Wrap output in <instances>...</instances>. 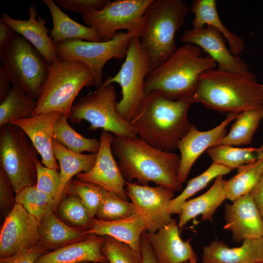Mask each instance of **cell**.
I'll use <instances>...</instances> for the list:
<instances>
[{
	"label": "cell",
	"mask_w": 263,
	"mask_h": 263,
	"mask_svg": "<svg viewBox=\"0 0 263 263\" xmlns=\"http://www.w3.org/2000/svg\"><path fill=\"white\" fill-rule=\"evenodd\" d=\"M107 191L99 186L76 178L71 179L67 184L62 196L65 194L79 197L92 220L95 218L97 211Z\"/></svg>",
	"instance_id": "8d00e7d4"
},
{
	"label": "cell",
	"mask_w": 263,
	"mask_h": 263,
	"mask_svg": "<svg viewBox=\"0 0 263 263\" xmlns=\"http://www.w3.org/2000/svg\"><path fill=\"white\" fill-rule=\"evenodd\" d=\"M40 222L16 203L5 218L0 232V258L13 255L39 243Z\"/></svg>",
	"instance_id": "4fadbf2b"
},
{
	"label": "cell",
	"mask_w": 263,
	"mask_h": 263,
	"mask_svg": "<svg viewBox=\"0 0 263 263\" xmlns=\"http://www.w3.org/2000/svg\"><path fill=\"white\" fill-rule=\"evenodd\" d=\"M189 10L182 0H153L146 10L144 27L139 38L148 59L149 72L176 51L175 35L183 25Z\"/></svg>",
	"instance_id": "5b68a950"
},
{
	"label": "cell",
	"mask_w": 263,
	"mask_h": 263,
	"mask_svg": "<svg viewBox=\"0 0 263 263\" xmlns=\"http://www.w3.org/2000/svg\"><path fill=\"white\" fill-rule=\"evenodd\" d=\"M261 88H262V91L263 92V84H261Z\"/></svg>",
	"instance_id": "816d5d0a"
},
{
	"label": "cell",
	"mask_w": 263,
	"mask_h": 263,
	"mask_svg": "<svg viewBox=\"0 0 263 263\" xmlns=\"http://www.w3.org/2000/svg\"><path fill=\"white\" fill-rule=\"evenodd\" d=\"M90 263V262H81V263ZM109 263L106 262V263Z\"/></svg>",
	"instance_id": "f907efd6"
},
{
	"label": "cell",
	"mask_w": 263,
	"mask_h": 263,
	"mask_svg": "<svg viewBox=\"0 0 263 263\" xmlns=\"http://www.w3.org/2000/svg\"><path fill=\"white\" fill-rule=\"evenodd\" d=\"M125 191L132 202L138 207L150 221L151 232H155L173 219L169 212L174 191L158 185L150 187L126 181Z\"/></svg>",
	"instance_id": "2e32d148"
},
{
	"label": "cell",
	"mask_w": 263,
	"mask_h": 263,
	"mask_svg": "<svg viewBox=\"0 0 263 263\" xmlns=\"http://www.w3.org/2000/svg\"><path fill=\"white\" fill-rule=\"evenodd\" d=\"M179 230L177 220L173 219L155 232L146 231L158 263H196L190 239L182 240Z\"/></svg>",
	"instance_id": "d6986e66"
},
{
	"label": "cell",
	"mask_w": 263,
	"mask_h": 263,
	"mask_svg": "<svg viewBox=\"0 0 263 263\" xmlns=\"http://www.w3.org/2000/svg\"><path fill=\"white\" fill-rule=\"evenodd\" d=\"M146 231L143 232L140 239L142 255L141 263H158L152 248L147 237Z\"/></svg>",
	"instance_id": "f6af8a7d"
},
{
	"label": "cell",
	"mask_w": 263,
	"mask_h": 263,
	"mask_svg": "<svg viewBox=\"0 0 263 263\" xmlns=\"http://www.w3.org/2000/svg\"><path fill=\"white\" fill-rule=\"evenodd\" d=\"M42 1L49 9L52 16L53 27L50 31V37L54 45L72 39L101 41L94 29L74 20L60 10L54 1Z\"/></svg>",
	"instance_id": "83f0119b"
},
{
	"label": "cell",
	"mask_w": 263,
	"mask_h": 263,
	"mask_svg": "<svg viewBox=\"0 0 263 263\" xmlns=\"http://www.w3.org/2000/svg\"><path fill=\"white\" fill-rule=\"evenodd\" d=\"M190 100L174 101L157 92L146 94L131 124L138 136L152 147L170 152L177 149L180 140L192 124L188 118Z\"/></svg>",
	"instance_id": "3957f363"
},
{
	"label": "cell",
	"mask_w": 263,
	"mask_h": 263,
	"mask_svg": "<svg viewBox=\"0 0 263 263\" xmlns=\"http://www.w3.org/2000/svg\"><path fill=\"white\" fill-rule=\"evenodd\" d=\"M249 193L263 218V174L258 183Z\"/></svg>",
	"instance_id": "bcb514c9"
},
{
	"label": "cell",
	"mask_w": 263,
	"mask_h": 263,
	"mask_svg": "<svg viewBox=\"0 0 263 263\" xmlns=\"http://www.w3.org/2000/svg\"><path fill=\"white\" fill-rule=\"evenodd\" d=\"M0 129V166L15 194L37 184L38 151L18 126L9 123Z\"/></svg>",
	"instance_id": "9c48e42d"
},
{
	"label": "cell",
	"mask_w": 263,
	"mask_h": 263,
	"mask_svg": "<svg viewBox=\"0 0 263 263\" xmlns=\"http://www.w3.org/2000/svg\"><path fill=\"white\" fill-rule=\"evenodd\" d=\"M153 0H117L110 1L101 10L81 15L85 25L96 31L101 41L113 38L121 29L140 35L143 16Z\"/></svg>",
	"instance_id": "7c38bea8"
},
{
	"label": "cell",
	"mask_w": 263,
	"mask_h": 263,
	"mask_svg": "<svg viewBox=\"0 0 263 263\" xmlns=\"http://www.w3.org/2000/svg\"><path fill=\"white\" fill-rule=\"evenodd\" d=\"M263 262V237L243 241L239 247H229L215 240L203 247L201 263H257Z\"/></svg>",
	"instance_id": "cb8c5ba5"
},
{
	"label": "cell",
	"mask_w": 263,
	"mask_h": 263,
	"mask_svg": "<svg viewBox=\"0 0 263 263\" xmlns=\"http://www.w3.org/2000/svg\"><path fill=\"white\" fill-rule=\"evenodd\" d=\"M57 207L60 215L74 226L86 229L92 220L77 196L66 195L62 198Z\"/></svg>",
	"instance_id": "f35d334b"
},
{
	"label": "cell",
	"mask_w": 263,
	"mask_h": 263,
	"mask_svg": "<svg viewBox=\"0 0 263 263\" xmlns=\"http://www.w3.org/2000/svg\"><path fill=\"white\" fill-rule=\"evenodd\" d=\"M16 203L21 205L40 223L54 213L57 205L54 198L38 190L36 186L22 189L15 195Z\"/></svg>",
	"instance_id": "e575fe53"
},
{
	"label": "cell",
	"mask_w": 263,
	"mask_h": 263,
	"mask_svg": "<svg viewBox=\"0 0 263 263\" xmlns=\"http://www.w3.org/2000/svg\"><path fill=\"white\" fill-rule=\"evenodd\" d=\"M223 176L217 177L212 186L204 193L186 201L181 207L178 223L180 230L190 220L201 215V220L212 221L217 209L226 199L225 180Z\"/></svg>",
	"instance_id": "d4e9b609"
},
{
	"label": "cell",
	"mask_w": 263,
	"mask_h": 263,
	"mask_svg": "<svg viewBox=\"0 0 263 263\" xmlns=\"http://www.w3.org/2000/svg\"><path fill=\"white\" fill-rule=\"evenodd\" d=\"M191 102L221 113L239 114L263 109V92L261 84L249 70L235 72L217 68L201 74Z\"/></svg>",
	"instance_id": "7a4b0ae2"
},
{
	"label": "cell",
	"mask_w": 263,
	"mask_h": 263,
	"mask_svg": "<svg viewBox=\"0 0 263 263\" xmlns=\"http://www.w3.org/2000/svg\"><path fill=\"white\" fill-rule=\"evenodd\" d=\"M207 150L212 163L232 170L255 162L260 156V148H238L220 145L210 147Z\"/></svg>",
	"instance_id": "1f68e13d"
},
{
	"label": "cell",
	"mask_w": 263,
	"mask_h": 263,
	"mask_svg": "<svg viewBox=\"0 0 263 263\" xmlns=\"http://www.w3.org/2000/svg\"><path fill=\"white\" fill-rule=\"evenodd\" d=\"M238 114L227 113L225 120L215 127L207 131H199L192 124L189 131L180 140L177 149L180 153L178 178L184 184L191 167L201 154L212 146L219 145L227 134V125Z\"/></svg>",
	"instance_id": "9a60e30c"
},
{
	"label": "cell",
	"mask_w": 263,
	"mask_h": 263,
	"mask_svg": "<svg viewBox=\"0 0 263 263\" xmlns=\"http://www.w3.org/2000/svg\"><path fill=\"white\" fill-rule=\"evenodd\" d=\"M16 33L13 28L0 19V54Z\"/></svg>",
	"instance_id": "7dc6e473"
},
{
	"label": "cell",
	"mask_w": 263,
	"mask_h": 263,
	"mask_svg": "<svg viewBox=\"0 0 263 263\" xmlns=\"http://www.w3.org/2000/svg\"><path fill=\"white\" fill-rule=\"evenodd\" d=\"M0 60L13 85L38 100L50 65L43 56L16 33L0 54Z\"/></svg>",
	"instance_id": "ba28073f"
},
{
	"label": "cell",
	"mask_w": 263,
	"mask_h": 263,
	"mask_svg": "<svg viewBox=\"0 0 263 263\" xmlns=\"http://www.w3.org/2000/svg\"><path fill=\"white\" fill-rule=\"evenodd\" d=\"M263 263V262H260V263Z\"/></svg>",
	"instance_id": "db71d44e"
},
{
	"label": "cell",
	"mask_w": 263,
	"mask_h": 263,
	"mask_svg": "<svg viewBox=\"0 0 263 263\" xmlns=\"http://www.w3.org/2000/svg\"><path fill=\"white\" fill-rule=\"evenodd\" d=\"M93 76L90 68L78 60H58L51 63L34 116L59 112L69 119L76 96L83 87L93 85Z\"/></svg>",
	"instance_id": "8992f818"
},
{
	"label": "cell",
	"mask_w": 263,
	"mask_h": 263,
	"mask_svg": "<svg viewBox=\"0 0 263 263\" xmlns=\"http://www.w3.org/2000/svg\"><path fill=\"white\" fill-rule=\"evenodd\" d=\"M137 213L145 214L138 207L132 202L123 200L107 191L98 207L95 218L112 221L127 218Z\"/></svg>",
	"instance_id": "74e56055"
},
{
	"label": "cell",
	"mask_w": 263,
	"mask_h": 263,
	"mask_svg": "<svg viewBox=\"0 0 263 263\" xmlns=\"http://www.w3.org/2000/svg\"><path fill=\"white\" fill-rule=\"evenodd\" d=\"M37 166V188L56 199L59 190L60 176L57 169L43 166L38 159Z\"/></svg>",
	"instance_id": "60d3db41"
},
{
	"label": "cell",
	"mask_w": 263,
	"mask_h": 263,
	"mask_svg": "<svg viewBox=\"0 0 263 263\" xmlns=\"http://www.w3.org/2000/svg\"><path fill=\"white\" fill-rule=\"evenodd\" d=\"M135 36L138 35L126 31L118 33L106 41L67 39L54 45V47L59 60H76L88 66L93 73V86L98 88L102 83L103 69L106 63L113 58H125L131 41Z\"/></svg>",
	"instance_id": "30bf717a"
},
{
	"label": "cell",
	"mask_w": 263,
	"mask_h": 263,
	"mask_svg": "<svg viewBox=\"0 0 263 263\" xmlns=\"http://www.w3.org/2000/svg\"><path fill=\"white\" fill-rule=\"evenodd\" d=\"M12 83L9 77L3 67L0 66V103L7 96L11 89Z\"/></svg>",
	"instance_id": "c3c4849f"
},
{
	"label": "cell",
	"mask_w": 263,
	"mask_h": 263,
	"mask_svg": "<svg viewBox=\"0 0 263 263\" xmlns=\"http://www.w3.org/2000/svg\"><path fill=\"white\" fill-rule=\"evenodd\" d=\"M217 66L210 56H203L199 47L185 43L177 48L167 60L147 74L144 92L147 94L157 92L169 100L191 102L201 74Z\"/></svg>",
	"instance_id": "277c9868"
},
{
	"label": "cell",
	"mask_w": 263,
	"mask_h": 263,
	"mask_svg": "<svg viewBox=\"0 0 263 263\" xmlns=\"http://www.w3.org/2000/svg\"><path fill=\"white\" fill-rule=\"evenodd\" d=\"M110 0H55V2L64 9L80 13L87 14L93 10L102 9Z\"/></svg>",
	"instance_id": "b9f144b4"
},
{
	"label": "cell",
	"mask_w": 263,
	"mask_h": 263,
	"mask_svg": "<svg viewBox=\"0 0 263 263\" xmlns=\"http://www.w3.org/2000/svg\"><path fill=\"white\" fill-rule=\"evenodd\" d=\"M236 174L225 180L226 199L231 202L249 193L263 174V160L260 158L255 162L243 165Z\"/></svg>",
	"instance_id": "4dcf8cb0"
},
{
	"label": "cell",
	"mask_w": 263,
	"mask_h": 263,
	"mask_svg": "<svg viewBox=\"0 0 263 263\" xmlns=\"http://www.w3.org/2000/svg\"><path fill=\"white\" fill-rule=\"evenodd\" d=\"M14 189L7 175L0 169V209L1 217L3 219L14 208L16 201Z\"/></svg>",
	"instance_id": "7bdbcfd3"
},
{
	"label": "cell",
	"mask_w": 263,
	"mask_h": 263,
	"mask_svg": "<svg viewBox=\"0 0 263 263\" xmlns=\"http://www.w3.org/2000/svg\"><path fill=\"white\" fill-rule=\"evenodd\" d=\"M0 127L11 122L30 118L37 106V100L13 85L6 98L0 103Z\"/></svg>",
	"instance_id": "f546056e"
},
{
	"label": "cell",
	"mask_w": 263,
	"mask_h": 263,
	"mask_svg": "<svg viewBox=\"0 0 263 263\" xmlns=\"http://www.w3.org/2000/svg\"><path fill=\"white\" fill-rule=\"evenodd\" d=\"M181 40L203 50L215 61L219 70L235 72L248 70V64L239 56L231 53L226 46L224 36L211 26L186 29Z\"/></svg>",
	"instance_id": "ac0fdd59"
},
{
	"label": "cell",
	"mask_w": 263,
	"mask_h": 263,
	"mask_svg": "<svg viewBox=\"0 0 263 263\" xmlns=\"http://www.w3.org/2000/svg\"><path fill=\"white\" fill-rule=\"evenodd\" d=\"M114 136L103 131L100 135V147L92 169L86 172H80L76 178L99 186L120 199H129L125 191L126 180L113 154L111 144Z\"/></svg>",
	"instance_id": "5bb4252c"
},
{
	"label": "cell",
	"mask_w": 263,
	"mask_h": 263,
	"mask_svg": "<svg viewBox=\"0 0 263 263\" xmlns=\"http://www.w3.org/2000/svg\"><path fill=\"white\" fill-rule=\"evenodd\" d=\"M231 170L227 168L212 163L203 173L189 180L182 192L171 200L168 209L170 214L179 215L182 206L189 198L204 188L213 179L227 174Z\"/></svg>",
	"instance_id": "d590c367"
},
{
	"label": "cell",
	"mask_w": 263,
	"mask_h": 263,
	"mask_svg": "<svg viewBox=\"0 0 263 263\" xmlns=\"http://www.w3.org/2000/svg\"><path fill=\"white\" fill-rule=\"evenodd\" d=\"M63 114L51 112L11 122L26 133L41 156L42 164L49 168L60 169L53 149L54 127Z\"/></svg>",
	"instance_id": "44dd1931"
},
{
	"label": "cell",
	"mask_w": 263,
	"mask_h": 263,
	"mask_svg": "<svg viewBox=\"0 0 263 263\" xmlns=\"http://www.w3.org/2000/svg\"><path fill=\"white\" fill-rule=\"evenodd\" d=\"M104 237L102 252L109 263H141V253L112 237Z\"/></svg>",
	"instance_id": "ab89813d"
},
{
	"label": "cell",
	"mask_w": 263,
	"mask_h": 263,
	"mask_svg": "<svg viewBox=\"0 0 263 263\" xmlns=\"http://www.w3.org/2000/svg\"><path fill=\"white\" fill-rule=\"evenodd\" d=\"M47 252L39 243L11 256L0 258V263H35L39 257Z\"/></svg>",
	"instance_id": "ee69618b"
},
{
	"label": "cell",
	"mask_w": 263,
	"mask_h": 263,
	"mask_svg": "<svg viewBox=\"0 0 263 263\" xmlns=\"http://www.w3.org/2000/svg\"><path fill=\"white\" fill-rule=\"evenodd\" d=\"M194 15L192 29H200L209 26L219 32L227 41L229 50L236 56H239L244 49V41L241 37L230 31L219 17L215 0H195L190 8Z\"/></svg>",
	"instance_id": "484cf974"
},
{
	"label": "cell",
	"mask_w": 263,
	"mask_h": 263,
	"mask_svg": "<svg viewBox=\"0 0 263 263\" xmlns=\"http://www.w3.org/2000/svg\"><path fill=\"white\" fill-rule=\"evenodd\" d=\"M260 158L263 160V145L260 147ZM259 158V159H260Z\"/></svg>",
	"instance_id": "681fc988"
},
{
	"label": "cell",
	"mask_w": 263,
	"mask_h": 263,
	"mask_svg": "<svg viewBox=\"0 0 263 263\" xmlns=\"http://www.w3.org/2000/svg\"><path fill=\"white\" fill-rule=\"evenodd\" d=\"M52 145L54 155L60 168V182L56 199L57 206L67 184L74 176L80 172H88L92 169L96 160V153L83 154L72 151L54 138Z\"/></svg>",
	"instance_id": "f1b7e54d"
},
{
	"label": "cell",
	"mask_w": 263,
	"mask_h": 263,
	"mask_svg": "<svg viewBox=\"0 0 263 263\" xmlns=\"http://www.w3.org/2000/svg\"><path fill=\"white\" fill-rule=\"evenodd\" d=\"M262 119L263 109L248 110L239 113L220 145L234 146L250 144Z\"/></svg>",
	"instance_id": "d6a6232c"
},
{
	"label": "cell",
	"mask_w": 263,
	"mask_h": 263,
	"mask_svg": "<svg viewBox=\"0 0 263 263\" xmlns=\"http://www.w3.org/2000/svg\"><path fill=\"white\" fill-rule=\"evenodd\" d=\"M85 229L70 226L54 213L40 223L39 243L48 252L85 239Z\"/></svg>",
	"instance_id": "4316f807"
},
{
	"label": "cell",
	"mask_w": 263,
	"mask_h": 263,
	"mask_svg": "<svg viewBox=\"0 0 263 263\" xmlns=\"http://www.w3.org/2000/svg\"><path fill=\"white\" fill-rule=\"evenodd\" d=\"M189 263V262H185V263Z\"/></svg>",
	"instance_id": "f5cc1de1"
},
{
	"label": "cell",
	"mask_w": 263,
	"mask_h": 263,
	"mask_svg": "<svg viewBox=\"0 0 263 263\" xmlns=\"http://www.w3.org/2000/svg\"><path fill=\"white\" fill-rule=\"evenodd\" d=\"M68 118L62 115L56 122L54 131V138L68 150L78 153L88 152L97 153L99 140L87 138L79 134L69 124Z\"/></svg>",
	"instance_id": "836d02e7"
},
{
	"label": "cell",
	"mask_w": 263,
	"mask_h": 263,
	"mask_svg": "<svg viewBox=\"0 0 263 263\" xmlns=\"http://www.w3.org/2000/svg\"><path fill=\"white\" fill-rule=\"evenodd\" d=\"M104 236L89 234L83 240L71 244L39 257L35 263H105L102 252Z\"/></svg>",
	"instance_id": "603a6c76"
},
{
	"label": "cell",
	"mask_w": 263,
	"mask_h": 263,
	"mask_svg": "<svg viewBox=\"0 0 263 263\" xmlns=\"http://www.w3.org/2000/svg\"><path fill=\"white\" fill-rule=\"evenodd\" d=\"M149 71L147 57L140 43L139 37H134L130 44L125 60L118 73L108 76L105 84L116 83L121 88L122 98L116 104V110L125 121L131 123L146 94L144 82Z\"/></svg>",
	"instance_id": "8fae6325"
},
{
	"label": "cell",
	"mask_w": 263,
	"mask_h": 263,
	"mask_svg": "<svg viewBox=\"0 0 263 263\" xmlns=\"http://www.w3.org/2000/svg\"><path fill=\"white\" fill-rule=\"evenodd\" d=\"M111 149L127 182L135 180L141 185L153 182L174 191L183 189L178 178L179 155L155 148L137 136H114Z\"/></svg>",
	"instance_id": "6da1fadb"
},
{
	"label": "cell",
	"mask_w": 263,
	"mask_h": 263,
	"mask_svg": "<svg viewBox=\"0 0 263 263\" xmlns=\"http://www.w3.org/2000/svg\"><path fill=\"white\" fill-rule=\"evenodd\" d=\"M116 99L114 86L102 83L95 90L80 98L73 105L69 119L73 124L87 121L90 124L89 131L102 129L120 138L138 136L135 128L118 114Z\"/></svg>",
	"instance_id": "52a82bcc"
},
{
	"label": "cell",
	"mask_w": 263,
	"mask_h": 263,
	"mask_svg": "<svg viewBox=\"0 0 263 263\" xmlns=\"http://www.w3.org/2000/svg\"><path fill=\"white\" fill-rule=\"evenodd\" d=\"M224 228L231 233L233 242L263 237V218L250 193L225 206Z\"/></svg>",
	"instance_id": "e0dca14e"
},
{
	"label": "cell",
	"mask_w": 263,
	"mask_h": 263,
	"mask_svg": "<svg viewBox=\"0 0 263 263\" xmlns=\"http://www.w3.org/2000/svg\"><path fill=\"white\" fill-rule=\"evenodd\" d=\"M28 11L29 19L27 20L14 19L5 13L2 14L0 19L27 40L50 64L57 61L59 59L52 38L48 35L45 19L41 17L37 18L38 12L34 5H31Z\"/></svg>",
	"instance_id": "7402d4cb"
},
{
	"label": "cell",
	"mask_w": 263,
	"mask_h": 263,
	"mask_svg": "<svg viewBox=\"0 0 263 263\" xmlns=\"http://www.w3.org/2000/svg\"><path fill=\"white\" fill-rule=\"evenodd\" d=\"M150 221L145 215L137 213L128 218L106 221L94 218L85 230L86 234L109 236L141 253L140 239L145 231L151 232Z\"/></svg>",
	"instance_id": "ffe728a7"
}]
</instances>
